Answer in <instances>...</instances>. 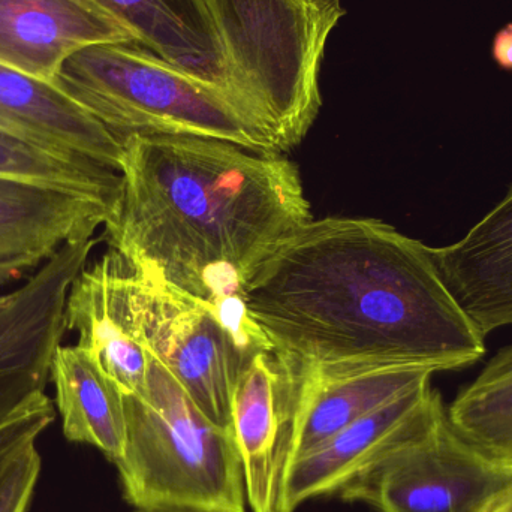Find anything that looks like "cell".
<instances>
[{"label":"cell","instance_id":"cell-1","mask_svg":"<svg viewBox=\"0 0 512 512\" xmlns=\"http://www.w3.org/2000/svg\"><path fill=\"white\" fill-rule=\"evenodd\" d=\"M243 301L273 351L300 372L438 373L486 354V336L433 248L379 219H310L262 262Z\"/></svg>","mask_w":512,"mask_h":512},{"label":"cell","instance_id":"cell-2","mask_svg":"<svg viewBox=\"0 0 512 512\" xmlns=\"http://www.w3.org/2000/svg\"><path fill=\"white\" fill-rule=\"evenodd\" d=\"M310 219L300 171L283 153L132 134L104 228L141 276L219 304L243 298L262 262Z\"/></svg>","mask_w":512,"mask_h":512},{"label":"cell","instance_id":"cell-3","mask_svg":"<svg viewBox=\"0 0 512 512\" xmlns=\"http://www.w3.org/2000/svg\"><path fill=\"white\" fill-rule=\"evenodd\" d=\"M201 2L225 98L276 152L294 149L322 107V62L342 0Z\"/></svg>","mask_w":512,"mask_h":512},{"label":"cell","instance_id":"cell-4","mask_svg":"<svg viewBox=\"0 0 512 512\" xmlns=\"http://www.w3.org/2000/svg\"><path fill=\"white\" fill-rule=\"evenodd\" d=\"M126 442L116 463L138 512H249L231 430L206 417L150 354L146 387L125 394Z\"/></svg>","mask_w":512,"mask_h":512},{"label":"cell","instance_id":"cell-5","mask_svg":"<svg viewBox=\"0 0 512 512\" xmlns=\"http://www.w3.org/2000/svg\"><path fill=\"white\" fill-rule=\"evenodd\" d=\"M51 83L122 137L197 135L276 152L236 113L216 84L138 42L83 48L63 62Z\"/></svg>","mask_w":512,"mask_h":512},{"label":"cell","instance_id":"cell-6","mask_svg":"<svg viewBox=\"0 0 512 512\" xmlns=\"http://www.w3.org/2000/svg\"><path fill=\"white\" fill-rule=\"evenodd\" d=\"M138 274L147 348L213 423L231 430V400L252 358L271 348L243 298L213 304Z\"/></svg>","mask_w":512,"mask_h":512},{"label":"cell","instance_id":"cell-7","mask_svg":"<svg viewBox=\"0 0 512 512\" xmlns=\"http://www.w3.org/2000/svg\"><path fill=\"white\" fill-rule=\"evenodd\" d=\"M511 487L512 468L463 438L441 399L339 498L379 512H492Z\"/></svg>","mask_w":512,"mask_h":512},{"label":"cell","instance_id":"cell-8","mask_svg":"<svg viewBox=\"0 0 512 512\" xmlns=\"http://www.w3.org/2000/svg\"><path fill=\"white\" fill-rule=\"evenodd\" d=\"M96 239L66 243L26 282L0 295V423L44 396L65 336V306Z\"/></svg>","mask_w":512,"mask_h":512},{"label":"cell","instance_id":"cell-9","mask_svg":"<svg viewBox=\"0 0 512 512\" xmlns=\"http://www.w3.org/2000/svg\"><path fill=\"white\" fill-rule=\"evenodd\" d=\"M66 330L99 361L126 396L146 387L150 352L144 334L140 279L111 251L75 277L65 306Z\"/></svg>","mask_w":512,"mask_h":512},{"label":"cell","instance_id":"cell-10","mask_svg":"<svg viewBox=\"0 0 512 512\" xmlns=\"http://www.w3.org/2000/svg\"><path fill=\"white\" fill-rule=\"evenodd\" d=\"M297 375L273 349L248 364L231 400V433L245 471L251 512H280L292 460Z\"/></svg>","mask_w":512,"mask_h":512},{"label":"cell","instance_id":"cell-11","mask_svg":"<svg viewBox=\"0 0 512 512\" xmlns=\"http://www.w3.org/2000/svg\"><path fill=\"white\" fill-rule=\"evenodd\" d=\"M116 201L0 174V286L32 274L66 243L93 239Z\"/></svg>","mask_w":512,"mask_h":512},{"label":"cell","instance_id":"cell-12","mask_svg":"<svg viewBox=\"0 0 512 512\" xmlns=\"http://www.w3.org/2000/svg\"><path fill=\"white\" fill-rule=\"evenodd\" d=\"M441 399L432 382L421 385L295 457L286 471L280 512H295L310 499L339 496L405 439Z\"/></svg>","mask_w":512,"mask_h":512},{"label":"cell","instance_id":"cell-13","mask_svg":"<svg viewBox=\"0 0 512 512\" xmlns=\"http://www.w3.org/2000/svg\"><path fill=\"white\" fill-rule=\"evenodd\" d=\"M137 42L95 0H0V65L53 81L60 66L90 45Z\"/></svg>","mask_w":512,"mask_h":512},{"label":"cell","instance_id":"cell-14","mask_svg":"<svg viewBox=\"0 0 512 512\" xmlns=\"http://www.w3.org/2000/svg\"><path fill=\"white\" fill-rule=\"evenodd\" d=\"M0 131L120 173L125 138L50 81L0 65Z\"/></svg>","mask_w":512,"mask_h":512},{"label":"cell","instance_id":"cell-15","mask_svg":"<svg viewBox=\"0 0 512 512\" xmlns=\"http://www.w3.org/2000/svg\"><path fill=\"white\" fill-rule=\"evenodd\" d=\"M442 277L484 336L512 325V185L462 239L433 248Z\"/></svg>","mask_w":512,"mask_h":512},{"label":"cell","instance_id":"cell-16","mask_svg":"<svg viewBox=\"0 0 512 512\" xmlns=\"http://www.w3.org/2000/svg\"><path fill=\"white\" fill-rule=\"evenodd\" d=\"M295 375L292 460L358 418L429 384L435 373L420 367H375L348 372L295 370Z\"/></svg>","mask_w":512,"mask_h":512},{"label":"cell","instance_id":"cell-17","mask_svg":"<svg viewBox=\"0 0 512 512\" xmlns=\"http://www.w3.org/2000/svg\"><path fill=\"white\" fill-rule=\"evenodd\" d=\"M50 381L66 439L98 448L116 465L126 442L122 388L90 352L78 345L56 349Z\"/></svg>","mask_w":512,"mask_h":512},{"label":"cell","instance_id":"cell-18","mask_svg":"<svg viewBox=\"0 0 512 512\" xmlns=\"http://www.w3.org/2000/svg\"><path fill=\"white\" fill-rule=\"evenodd\" d=\"M122 21L138 44L219 86L221 66L201 0H95Z\"/></svg>","mask_w":512,"mask_h":512},{"label":"cell","instance_id":"cell-19","mask_svg":"<svg viewBox=\"0 0 512 512\" xmlns=\"http://www.w3.org/2000/svg\"><path fill=\"white\" fill-rule=\"evenodd\" d=\"M447 411L463 438L512 468V343L457 394Z\"/></svg>","mask_w":512,"mask_h":512},{"label":"cell","instance_id":"cell-20","mask_svg":"<svg viewBox=\"0 0 512 512\" xmlns=\"http://www.w3.org/2000/svg\"><path fill=\"white\" fill-rule=\"evenodd\" d=\"M0 174L80 189L116 200L120 174L80 156L57 152L0 131Z\"/></svg>","mask_w":512,"mask_h":512},{"label":"cell","instance_id":"cell-21","mask_svg":"<svg viewBox=\"0 0 512 512\" xmlns=\"http://www.w3.org/2000/svg\"><path fill=\"white\" fill-rule=\"evenodd\" d=\"M54 418L53 402L44 394L0 423V477L21 451L38 444V439L53 424Z\"/></svg>","mask_w":512,"mask_h":512},{"label":"cell","instance_id":"cell-22","mask_svg":"<svg viewBox=\"0 0 512 512\" xmlns=\"http://www.w3.org/2000/svg\"><path fill=\"white\" fill-rule=\"evenodd\" d=\"M42 459L38 447L21 451L0 477V512H27L36 492Z\"/></svg>","mask_w":512,"mask_h":512},{"label":"cell","instance_id":"cell-23","mask_svg":"<svg viewBox=\"0 0 512 512\" xmlns=\"http://www.w3.org/2000/svg\"><path fill=\"white\" fill-rule=\"evenodd\" d=\"M493 62L505 72H512V23L504 27L493 36L492 47H490Z\"/></svg>","mask_w":512,"mask_h":512},{"label":"cell","instance_id":"cell-24","mask_svg":"<svg viewBox=\"0 0 512 512\" xmlns=\"http://www.w3.org/2000/svg\"><path fill=\"white\" fill-rule=\"evenodd\" d=\"M492 512H512V487L510 492L504 496V499L496 505L495 510Z\"/></svg>","mask_w":512,"mask_h":512},{"label":"cell","instance_id":"cell-25","mask_svg":"<svg viewBox=\"0 0 512 512\" xmlns=\"http://www.w3.org/2000/svg\"><path fill=\"white\" fill-rule=\"evenodd\" d=\"M135 512H138V511H135Z\"/></svg>","mask_w":512,"mask_h":512}]
</instances>
